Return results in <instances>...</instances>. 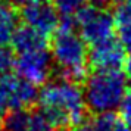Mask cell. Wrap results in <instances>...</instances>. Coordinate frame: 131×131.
<instances>
[{"instance_id":"1","label":"cell","mask_w":131,"mask_h":131,"mask_svg":"<svg viewBox=\"0 0 131 131\" xmlns=\"http://www.w3.org/2000/svg\"><path fill=\"white\" fill-rule=\"evenodd\" d=\"M40 113L54 127H78L85 118L84 90L68 78L52 80L38 93Z\"/></svg>"},{"instance_id":"2","label":"cell","mask_w":131,"mask_h":131,"mask_svg":"<svg viewBox=\"0 0 131 131\" xmlns=\"http://www.w3.org/2000/svg\"><path fill=\"white\" fill-rule=\"evenodd\" d=\"M75 22L71 18L60 21L58 31L50 44L53 65L62 74V78L72 81L83 80L90 65V52L87 43L75 31Z\"/></svg>"},{"instance_id":"3","label":"cell","mask_w":131,"mask_h":131,"mask_svg":"<svg viewBox=\"0 0 131 131\" xmlns=\"http://www.w3.org/2000/svg\"><path fill=\"white\" fill-rule=\"evenodd\" d=\"M84 97L87 109L96 115L113 113L122 106L128 94L127 75L116 71H94L85 78Z\"/></svg>"},{"instance_id":"4","label":"cell","mask_w":131,"mask_h":131,"mask_svg":"<svg viewBox=\"0 0 131 131\" xmlns=\"http://www.w3.org/2000/svg\"><path fill=\"white\" fill-rule=\"evenodd\" d=\"M37 87L18 74L0 75V119L16 111H27L37 100Z\"/></svg>"},{"instance_id":"5","label":"cell","mask_w":131,"mask_h":131,"mask_svg":"<svg viewBox=\"0 0 131 131\" xmlns=\"http://www.w3.org/2000/svg\"><path fill=\"white\" fill-rule=\"evenodd\" d=\"M74 22L84 41L94 46L115 36V19L106 9L85 6L75 15Z\"/></svg>"},{"instance_id":"6","label":"cell","mask_w":131,"mask_h":131,"mask_svg":"<svg viewBox=\"0 0 131 131\" xmlns=\"http://www.w3.org/2000/svg\"><path fill=\"white\" fill-rule=\"evenodd\" d=\"M15 74L32 85H44L53 71V59L47 46L37 47L25 52H18L13 58Z\"/></svg>"},{"instance_id":"7","label":"cell","mask_w":131,"mask_h":131,"mask_svg":"<svg viewBox=\"0 0 131 131\" xmlns=\"http://www.w3.org/2000/svg\"><path fill=\"white\" fill-rule=\"evenodd\" d=\"M21 18L24 21V25L38 31L46 37L49 34H54L62 21L56 7L46 0L22 6Z\"/></svg>"},{"instance_id":"8","label":"cell","mask_w":131,"mask_h":131,"mask_svg":"<svg viewBox=\"0 0 131 131\" xmlns=\"http://www.w3.org/2000/svg\"><path fill=\"white\" fill-rule=\"evenodd\" d=\"M125 46L118 38H111L91 46L90 63L96 71H116L125 63Z\"/></svg>"},{"instance_id":"9","label":"cell","mask_w":131,"mask_h":131,"mask_svg":"<svg viewBox=\"0 0 131 131\" xmlns=\"http://www.w3.org/2000/svg\"><path fill=\"white\" fill-rule=\"evenodd\" d=\"M10 44L15 49V52L18 53V52H25V50L47 46V38L46 36L40 34L38 31L32 30L27 25H21L15 31Z\"/></svg>"},{"instance_id":"10","label":"cell","mask_w":131,"mask_h":131,"mask_svg":"<svg viewBox=\"0 0 131 131\" xmlns=\"http://www.w3.org/2000/svg\"><path fill=\"white\" fill-rule=\"evenodd\" d=\"M115 32L125 47L131 49V0L121 3L113 15Z\"/></svg>"},{"instance_id":"11","label":"cell","mask_w":131,"mask_h":131,"mask_svg":"<svg viewBox=\"0 0 131 131\" xmlns=\"http://www.w3.org/2000/svg\"><path fill=\"white\" fill-rule=\"evenodd\" d=\"M18 28V15L10 5L0 2V47H5L12 41V37Z\"/></svg>"},{"instance_id":"12","label":"cell","mask_w":131,"mask_h":131,"mask_svg":"<svg viewBox=\"0 0 131 131\" xmlns=\"http://www.w3.org/2000/svg\"><path fill=\"white\" fill-rule=\"evenodd\" d=\"M118 122L112 113L96 115L90 119H84L77 127V131H115Z\"/></svg>"},{"instance_id":"13","label":"cell","mask_w":131,"mask_h":131,"mask_svg":"<svg viewBox=\"0 0 131 131\" xmlns=\"http://www.w3.org/2000/svg\"><path fill=\"white\" fill-rule=\"evenodd\" d=\"M31 113L28 111H16L3 118V131H25L30 124Z\"/></svg>"},{"instance_id":"14","label":"cell","mask_w":131,"mask_h":131,"mask_svg":"<svg viewBox=\"0 0 131 131\" xmlns=\"http://www.w3.org/2000/svg\"><path fill=\"white\" fill-rule=\"evenodd\" d=\"M50 3L60 15H63V18H71L75 16L83 7H85L89 0H52Z\"/></svg>"},{"instance_id":"15","label":"cell","mask_w":131,"mask_h":131,"mask_svg":"<svg viewBox=\"0 0 131 131\" xmlns=\"http://www.w3.org/2000/svg\"><path fill=\"white\" fill-rule=\"evenodd\" d=\"M54 125H52L41 113H31L30 124L25 131H54Z\"/></svg>"},{"instance_id":"16","label":"cell","mask_w":131,"mask_h":131,"mask_svg":"<svg viewBox=\"0 0 131 131\" xmlns=\"http://www.w3.org/2000/svg\"><path fill=\"white\" fill-rule=\"evenodd\" d=\"M121 109V121H122V127L127 131H131V91H128V94L125 97Z\"/></svg>"},{"instance_id":"17","label":"cell","mask_w":131,"mask_h":131,"mask_svg":"<svg viewBox=\"0 0 131 131\" xmlns=\"http://www.w3.org/2000/svg\"><path fill=\"white\" fill-rule=\"evenodd\" d=\"M13 65V56L6 47H0V75Z\"/></svg>"},{"instance_id":"18","label":"cell","mask_w":131,"mask_h":131,"mask_svg":"<svg viewBox=\"0 0 131 131\" xmlns=\"http://www.w3.org/2000/svg\"><path fill=\"white\" fill-rule=\"evenodd\" d=\"M109 2H112V0H89L90 6L99 7V9H106V6L109 5Z\"/></svg>"},{"instance_id":"19","label":"cell","mask_w":131,"mask_h":131,"mask_svg":"<svg viewBox=\"0 0 131 131\" xmlns=\"http://www.w3.org/2000/svg\"><path fill=\"white\" fill-rule=\"evenodd\" d=\"M125 69H127V75L131 78V50H130V53L127 54V58H125Z\"/></svg>"},{"instance_id":"20","label":"cell","mask_w":131,"mask_h":131,"mask_svg":"<svg viewBox=\"0 0 131 131\" xmlns=\"http://www.w3.org/2000/svg\"><path fill=\"white\" fill-rule=\"evenodd\" d=\"M13 3L16 5H21V6H25V5H30V3H37V2H44V0H12Z\"/></svg>"},{"instance_id":"21","label":"cell","mask_w":131,"mask_h":131,"mask_svg":"<svg viewBox=\"0 0 131 131\" xmlns=\"http://www.w3.org/2000/svg\"><path fill=\"white\" fill-rule=\"evenodd\" d=\"M115 131H127V130H125L124 127H121V125H118V127H116V130H115Z\"/></svg>"},{"instance_id":"22","label":"cell","mask_w":131,"mask_h":131,"mask_svg":"<svg viewBox=\"0 0 131 131\" xmlns=\"http://www.w3.org/2000/svg\"><path fill=\"white\" fill-rule=\"evenodd\" d=\"M115 2H119V3H124V2H127V0H115Z\"/></svg>"},{"instance_id":"23","label":"cell","mask_w":131,"mask_h":131,"mask_svg":"<svg viewBox=\"0 0 131 131\" xmlns=\"http://www.w3.org/2000/svg\"><path fill=\"white\" fill-rule=\"evenodd\" d=\"M0 131H3V127H2V125H0Z\"/></svg>"}]
</instances>
